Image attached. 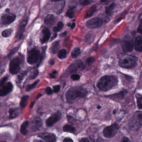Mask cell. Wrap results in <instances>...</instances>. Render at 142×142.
<instances>
[{"label": "cell", "mask_w": 142, "mask_h": 142, "mask_svg": "<svg viewBox=\"0 0 142 142\" xmlns=\"http://www.w3.org/2000/svg\"><path fill=\"white\" fill-rule=\"evenodd\" d=\"M118 80L115 76H105L102 77L97 82V86L103 91H107L117 85Z\"/></svg>", "instance_id": "obj_1"}, {"label": "cell", "mask_w": 142, "mask_h": 142, "mask_svg": "<svg viewBox=\"0 0 142 142\" xmlns=\"http://www.w3.org/2000/svg\"><path fill=\"white\" fill-rule=\"evenodd\" d=\"M87 93V90L82 88H70L66 93V100L68 103H73L77 98L86 97Z\"/></svg>", "instance_id": "obj_2"}, {"label": "cell", "mask_w": 142, "mask_h": 142, "mask_svg": "<svg viewBox=\"0 0 142 142\" xmlns=\"http://www.w3.org/2000/svg\"><path fill=\"white\" fill-rule=\"evenodd\" d=\"M138 59L133 55L124 54L121 56L119 61V64L122 68H132L137 65Z\"/></svg>", "instance_id": "obj_3"}, {"label": "cell", "mask_w": 142, "mask_h": 142, "mask_svg": "<svg viewBox=\"0 0 142 142\" xmlns=\"http://www.w3.org/2000/svg\"><path fill=\"white\" fill-rule=\"evenodd\" d=\"M129 127L132 131H137L142 125V112H135L130 119L129 123Z\"/></svg>", "instance_id": "obj_4"}, {"label": "cell", "mask_w": 142, "mask_h": 142, "mask_svg": "<svg viewBox=\"0 0 142 142\" xmlns=\"http://www.w3.org/2000/svg\"><path fill=\"white\" fill-rule=\"evenodd\" d=\"M21 60L18 57L15 58L10 61L9 65V71L11 74L15 75L18 73L20 70Z\"/></svg>", "instance_id": "obj_5"}, {"label": "cell", "mask_w": 142, "mask_h": 142, "mask_svg": "<svg viewBox=\"0 0 142 142\" xmlns=\"http://www.w3.org/2000/svg\"><path fill=\"white\" fill-rule=\"evenodd\" d=\"M40 58V51L37 49H33L28 52L27 62L30 64H33L37 63Z\"/></svg>", "instance_id": "obj_6"}, {"label": "cell", "mask_w": 142, "mask_h": 142, "mask_svg": "<svg viewBox=\"0 0 142 142\" xmlns=\"http://www.w3.org/2000/svg\"><path fill=\"white\" fill-rule=\"evenodd\" d=\"M118 130V125L116 123H114L110 126L106 127L103 131V134L106 138H113L117 134Z\"/></svg>", "instance_id": "obj_7"}, {"label": "cell", "mask_w": 142, "mask_h": 142, "mask_svg": "<svg viewBox=\"0 0 142 142\" xmlns=\"http://www.w3.org/2000/svg\"><path fill=\"white\" fill-rule=\"evenodd\" d=\"M103 24V20L99 17H96L87 22L86 26L90 29H95L100 27Z\"/></svg>", "instance_id": "obj_8"}, {"label": "cell", "mask_w": 142, "mask_h": 142, "mask_svg": "<svg viewBox=\"0 0 142 142\" xmlns=\"http://www.w3.org/2000/svg\"><path fill=\"white\" fill-rule=\"evenodd\" d=\"M85 65L83 62L80 60H76L69 66L68 69L71 73L76 72L79 69L82 70L85 69Z\"/></svg>", "instance_id": "obj_9"}, {"label": "cell", "mask_w": 142, "mask_h": 142, "mask_svg": "<svg viewBox=\"0 0 142 142\" xmlns=\"http://www.w3.org/2000/svg\"><path fill=\"white\" fill-rule=\"evenodd\" d=\"M31 123V128L33 132H35L39 131L43 124L41 119L37 116H35L32 119Z\"/></svg>", "instance_id": "obj_10"}, {"label": "cell", "mask_w": 142, "mask_h": 142, "mask_svg": "<svg viewBox=\"0 0 142 142\" xmlns=\"http://www.w3.org/2000/svg\"><path fill=\"white\" fill-rule=\"evenodd\" d=\"M133 46V41L130 38H126L122 43V49L125 52H131Z\"/></svg>", "instance_id": "obj_11"}, {"label": "cell", "mask_w": 142, "mask_h": 142, "mask_svg": "<svg viewBox=\"0 0 142 142\" xmlns=\"http://www.w3.org/2000/svg\"><path fill=\"white\" fill-rule=\"evenodd\" d=\"M62 117V113L60 111H58L55 114L51 115L47 120L46 124L47 126H51L56 122L59 121Z\"/></svg>", "instance_id": "obj_12"}, {"label": "cell", "mask_w": 142, "mask_h": 142, "mask_svg": "<svg viewBox=\"0 0 142 142\" xmlns=\"http://www.w3.org/2000/svg\"><path fill=\"white\" fill-rule=\"evenodd\" d=\"M1 87L0 89V96H5L12 91L13 86L11 82H9Z\"/></svg>", "instance_id": "obj_13"}, {"label": "cell", "mask_w": 142, "mask_h": 142, "mask_svg": "<svg viewBox=\"0 0 142 142\" xmlns=\"http://www.w3.org/2000/svg\"><path fill=\"white\" fill-rule=\"evenodd\" d=\"M16 16L14 14H4L1 17V21L4 25H9L15 20Z\"/></svg>", "instance_id": "obj_14"}, {"label": "cell", "mask_w": 142, "mask_h": 142, "mask_svg": "<svg viewBox=\"0 0 142 142\" xmlns=\"http://www.w3.org/2000/svg\"><path fill=\"white\" fill-rule=\"evenodd\" d=\"M27 21H28V20L27 18H25L22 20L19 26H18V29L17 30V35H16L17 37L19 38L21 37L23 33L25 31L26 25L27 24Z\"/></svg>", "instance_id": "obj_15"}, {"label": "cell", "mask_w": 142, "mask_h": 142, "mask_svg": "<svg viewBox=\"0 0 142 142\" xmlns=\"http://www.w3.org/2000/svg\"><path fill=\"white\" fill-rule=\"evenodd\" d=\"M39 137L47 142H55L56 139V136L53 133H43Z\"/></svg>", "instance_id": "obj_16"}, {"label": "cell", "mask_w": 142, "mask_h": 142, "mask_svg": "<svg viewBox=\"0 0 142 142\" xmlns=\"http://www.w3.org/2000/svg\"><path fill=\"white\" fill-rule=\"evenodd\" d=\"M42 39H40V41L41 43H43L48 41L50 37L51 33L49 29L47 28H44L42 30Z\"/></svg>", "instance_id": "obj_17"}, {"label": "cell", "mask_w": 142, "mask_h": 142, "mask_svg": "<svg viewBox=\"0 0 142 142\" xmlns=\"http://www.w3.org/2000/svg\"><path fill=\"white\" fill-rule=\"evenodd\" d=\"M135 49L137 51H142V36H138L135 39Z\"/></svg>", "instance_id": "obj_18"}, {"label": "cell", "mask_w": 142, "mask_h": 142, "mask_svg": "<svg viewBox=\"0 0 142 142\" xmlns=\"http://www.w3.org/2000/svg\"><path fill=\"white\" fill-rule=\"evenodd\" d=\"M44 22L47 26H53L55 23V18L54 16L51 14L47 15L45 18Z\"/></svg>", "instance_id": "obj_19"}, {"label": "cell", "mask_w": 142, "mask_h": 142, "mask_svg": "<svg viewBox=\"0 0 142 142\" xmlns=\"http://www.w3.org/2000/svg\"><path fill=\"white\" fill-rule=\"evenodd\" d=\"M20 110L19 108H11L9 110V118L10 119H14L19 115Z\"/></svg>", "instance_id": "obj_20"}, {"label": "cell", "mask_w": 142, "mask_h": 142, "mask_svg": "<svg viewBox=\"0 0 142 142\" xmlns=\"http://www.w3.org/2000/svg\"><path fill=\"white\" fill-rule=\"evenodd\" d=\"M96 6L94 5H93L86 13L84 15L85 18H89L92 16L96 12Z\"/></svg>", "instance_id": "obj_21"}, {"label": "cell", "mask_w": 142, "mask_h": 142, "mask_svg": "<svg viewBox=\"0 0 142 142\" xmlns=\"http://www.w3.org/2000/svg\"><path fill=\"white\" fill-rule=\"evenodd\" d=\"M60 41H57L54 43L52 44L51 47L50 48V51L51 53L55 54L56 53L60 48Z\"/></svg>", "instance_id": "obj_22"}, {"label": "cell", "mask_w": 142, "mask_h": 142, "mask_svg": "<svg viewBox=\"0 0 142 142\" xmlns=\"http://www.w3.org/2000/svg\"><path fill=\"white\" fill-rule=\"evenodd\" d=\"M29 125V122L27 121L24 122L20 126V131L22 134L26 135L27 133V128Z\"/></svg>", "instance_id": "obj_23"}, {"label": "cell", "mask_w": 142, "mask_h": 142, "mask_svg": "<svg viewBox=\"0 0 142 142\" xmlns=\"http://www.w3.org/2000/svg\"><path fill=\"white\" fill-rule=\"evenodd\" d=\"M27 71H23L19 75H18L16 79V82L17 84H20L21 82L24 78L27 76Z\"/></svg>", "instance_id": "obj_24"}, {"label": "cell", "mask_w": 142, "mask_h": 142, "mask_svg": "<svg viewBox=\"0 0 142 142\" xmlns=\"http://www.w3.org/2000/svg\"><path fill=\"white\" fill-rule=\"evenodd\" d=\"M63 130L64 132L70 133H74L75 132V127L68 125H66L64 126Z\"/></svg>", "instance_id": "obj_25"}, {"label": "cell", "mask_w": 142, "mask_h": 142, "mask_svg": "<svg viewBox=\"0 0 142 142\" xmlns=\"http://www.w3.org/2000/svg\"><path fill=\"white\" fill-rule=\"evenodd\" d=\"M94 39V36L93 34H87L86 36H85V42L89 44V43H92Z\"/></svg>", "instance_id": "obj_26"}, {"label": "cell", "mask_w": 142, "mask_h": 142, "mask_svg": "<svg viewBox=\"0 0 142 142\" xmlns=\"http://www.w3.org/2000/svg\"><path fill=\"white\" fill-rule=\"evenodd\" d=\"M81 53L80 49L79 48H75L72 50V52L71 53V55L72 58H76L80 55Z\"/></svg>", "instance_id": "obj_27"}, {"label": "cell", "mask_w": 142, "mask_h": 142, "mask_svg": "<svg viewBox=\"0 0 142 142\" xmlns=\"http://www.w3.org/2000/svg\"><path fill=\"white\" fill-rule=\"evenodd\" d=\"M28 98V96H24L22 98L20 103V105L22 108H24L26 106Z\"/></svg>", "instance_id": "obj_28"}, {"label": "cell", "mask_w": 142, "mask_h": 142, "mask_svg": "<svg viewBox=\"0 0 142 142\" xmlns=\"http://www.w3.org/2000/svg\"><path fill=\"white\" fill-rule=\"evenodd\" d=\"M124 96V92H121L118 94H116L114 95H111L109 97L113 99H120L123 98Z\"/></svg>", "instance_id": "obj_29"}, {"label": "cell", "mask_w": 142, "mask_h": 142, "mask_svg": "<svg viewBox=\"0 0 142 142\" xmlns=\"http://www.w3.org/2000/svg\"><path fill=\"white\" fill-rule=\"evenodd\" d=\"M67 51L65 49H62L60 50L58 53V57L60 59H63L65 58L67 56Z\"/></svg>", "instance_id": "obj_30"}, {"label": "cell", "mask_w": 142, "mask_h": 142, "mask_svg": "<svg viewBox=\"0 0 142 142\" xmlns=\"http://www.w3.org/2000/svg\"><path fill=\"white\" fill-rule=\"evenodd\" d=\"M39 82V80H36L35 82H34V83L32 84L28 85L27 86H26V90L28 92L31 91L32 89L35 88L36 87V86L37 85V84H38Z\"/></svg>", "instance_id": "obj_31"}, {"label": "cell", "mask_w": 142, "mask_h": 142, "mask_svg": "<svg viewBox=\"0 0 142 142\" xmlns=\"http://www.w3.org/2000/svg\"><path fill=\"white\" fill-rule=\"evenodd\" d=\"M13 30L11 28H9L3 31L2 33V36L3 37L5 38H8L10 36L12 33Z\"/></svg>", "instance_id": "obj_32"}, {"label": "cell", "mask_w": 142, "mask_h": 142, "mask_svg": "<svg viewBox=\"0 0 142 142\" xmlns=\"http://www.w3.org/2000/svg\"><path fill=\"white\" fill-rule=\"evenodd\" d=\"M75 6H72L69 8V10H67V11L66 13V16L67 17L70 18H72L73 17L74 14V10L75 8Z\"/></svg>", "instance_id": "obj_33"}, {"label": "cell", "mask_w": 142, "mask_h": 142, "mask_svg": "<svg viewBox=\"0 0 142 142\" xmlns=\"http://www.w3.org/2000/svg\"><path fill=\"white\" fill-rule=\"evenodd\" d=\"M115 4H112L110 5L109 6H108V7H106V13L108 15H110L111 14L112 11L113 10V9H114L115 8Z\"/></svg>", "instance_id": "obj_34"}, {"label": "cell", "mask_w": 142, "mask_h": 142, "mask_svg": "<svg viewBox=\"0 0 142 142\" xmlns=\"http://www.w3.org/2000/svg\"><path fill=\"white\" fill-rule=\"evenodd\" d=\"M64 25L63 23L61 21H59L58 23L57 26L54 27L53 29V31L54 32H58L60 31V30L63 28Z\"/></svg>", "instance_id": "obj_35"}, {"label": "cell", "mask_w": 142, "mask_h": 142, "mask_svg": "<svg viewBox=\"0 0 142 142\" xmlns=\"http://www.w3.org/2000/svg\"><path fill=\"white\" fill-rule=\"evenodd\" d=\"M137 98L138 108L140 109H142V97L139 96L138 97H137Z\"/></svg>", "instance_id": "obj_36"}, {"label": "cell", "mask_w": 142, "mask_h": 142, "mask_svg": "<svg viewBox=\"0 0 142 142\" xmlns=\"http://www.w3.org/2000/svg\"><path fill=\"white\" fill-rule=\"evenodd\" d=\"M38 74V70H35L34 72H33V73H32L31 74L30 76L29 77V79L30 80L34 79L35 78H36Z\"/></svg>", "instance_id": "obj_37"}, {"label": "cell", "mask_w": 142, "mask_h": 142, "mask_svg": "<svg viewBox=\"0 0 142 142\" xmlns=\"http://www.w3.org/2000/svg\"><path fill=\"white\" fill-rule=\"evenodd\" d=\"M93 0H80V4L82 6H86L92 2Z\"/></svg>", "instance_id": "obj_38"}, {"label": "cell", "mask_w": 142, "mask_h": 142, "mask_svg": "<svg viewBox=\"0 0 142 142\" xmlns=\"http://www.w3.org/2000/svg\"><path fill=\"white\" fill-rule=\"evenodd\" d=\"M95 61V59L93 57H90V58H88L86 60V63L88 65H90L94 63V62Z\"/></svg>", "instance_id": "obj_39"}, {"label": "cell", "mask_w": 142, "mask_h": 142, "mask_svg": "<svg viewBox=\"0 0 142 142\" xmlns=\"http://www.w3.org/2000/svg\"><path fill=\"white\" fill-rule=\"evenodd\" d=\"M45 92L47 94V95H52L53 93V90L51 89V88H50V87H49L46 88L45 89Z\"/></svg>", "instance_id": "obj_40"}, {"label": "cell", "mask_w": 142, "mask_h": 142, "mask_svg": "<svg viewBox=\"0 0 142 142\" xmlns=\"http://www.w3.org/2000/svg\"><path fill=\"white\" fill-rule=\"evenodd\" d=\"M71 78L73 80H78L80 79V76L78 74H73L71 76Z\"/></svg>", "instance_id": "obj_41"}, {"label": "cell", "mask_w": 142, "mask_h": 142, "mask_svg": "<svg viewBox=\"0 0 142 142\" xmlns=\"http://www.w3.org/2000/svg\"><path fill=\"white\" fill-rule=\"evenodd\" d=\"M7 80H8V77L6 76L3 78L1 80H0V88L4 84Z\"/></svg>", "instance_id": "obj_42"}, {"label": "cell", "mask_w": 142, "mask_h": 142, "mask_svg": "<svg viewBox=\"0 0 142 142\" xmlns=\"http://www.w3.org/2000/svg\"><path fill=\"white\" fill-rule=\"evenodd\" d=\"M60 85H56L53 86V90L55 93H58L59 92L60 90Z\"/></svg>", "instance_id": "obj_43"}, {"label": "cell", "mask_w": 142, "mask_h": 142, "mask_svg": "<svg viewBox=\"0 0 142 142\" xmlns=\"http://www.w3.org/2000/svg\"><path fill=\"white\" fill-rule=\"evenodd\" d=\"M18 49V48H14V49L10 53L9 55H8V57H10L12 55H13L16 52H17Z\"/></svg>", "instance_id": "obj_44"}, {"label": "cell", "mask_w": 142, "mask_h": 142, "mask_svg": "<svg viewBox=\"0 0 142 142\" xmlns=\"http://www.w3.org/2000/svg\"><path fill=\"white\" fill-rule=\"evenodd\" d=\"M73 141L72 139L69 138H66L63 140L64 142H72Z\"/></svg>", "instance_id": "obj_45"}, {"label": "cell", "mask_w": 142, "mask_h": 142, "mask_svg": "<svg viewBox=\"0 0 142 142\" xmlns=\"http://www.w3.org/2000/svg\"><path fill=\"white\" fill-rule=\"evenodd\" d=\"M138 33L142 34V23L140 24L138 28Z\"/></svg>", "instance_id": "obj_46"}, {"label": "cell", "mask_w": 142, "mask_h": 142, "mask_svg": "<svg viewBox=\"0 0 142 142\" xmlns=\"http://www.w3.org/2000/svg\"><path fill=\"white\" fill-rule=\"evenodd\" d=\"M49 63L51 65H53L55 63V61L54 59L51 58L49 61Z\"/></svg>", "instance_id": "obj_47"}, {"label": "cell", "mask_w": 142, "mask_h": 142, "mask_svg": "<svg viewBox=\"0 0 142 142\" xmlns=\"http://www.w3.org/2000/svg\"><path fill=\"white\" fill-rule=\"evenodd\" d=\"M80 141L82 142H89V140H88V139L87 138H82L80 140Z\"/></svg>", "instance_id": "obj_48"}, {"label": "cell", "mask_w": 142, "mask_h": 142, "mask_svg": "<svg viewBox=\"0 0 142 142\" xmlns=\"http://www.w3.org/2000/svg\"><path fill=\"white\" fill-rule=\"evenodd\" d=\"M57 36H58V34H57V33H55V34H54L53 36H52V37H51V41H53V40H54V39H56V38Z\"/></svg>", "instance_id": "obj_49"}, {"label": "cell", "mask_w": 142, "mask_h": 142, "mask_svg": "<svg viewBox=\"0 0 142 142\" xmlns=\"http://www.w3.org/2000/svg\"><path fill=\"white\" fill-rule=\"evenodd\" d=\"M122 141H123V142H129L130 140H129V139L127 138V137H124V138H123Z\"/></svg>", "instance_id": "obj_50"}, {"label": "cell", "mask_w": 142, "mask_h": 142, "mask_svg": "<svg viewBox=\"0 0 142 142\" xmlns=\"http://www.w3.org/2000/svg\"><path fill=\"white\" fill-rule=\"evenodd\" d=\"M66 35H67V32H64L62 33L60 35V36L61 37H64V36H65Z\"/></svg>", "instance_id": "obj_51"}, {"label": "cell", "mask_w": 142, "mask_h": 142, "mask_svg": "<svg viewBox=\"0 0 142 142\" xmlns=\"http://www.w3.org/2000/svg\"><path fill=\"white\" fill-rule=\"evenodd\" d=\"M76 26V24L75 23H73L71 25V26H70V27H71V29H74V28H75V27Z\"/></svg>", "instance_id": "obj_52"}, {"label": "cell", "mask_w": 142, "mask_h": 142, "mask_svg": "<svg viewBox=\"0 0 142 142\" xmlns=\"http://www.w3.org/2000/svg\"><path fill=\"white\" fill-rule=\"evenodd\" d=\"M35 103V102H32L31 105H30V108H33V107L34 106Z\"/></svg>", "instance_id": "obj_53"}, {"label": "cell", "mask_w": 142, "mask_h": 142, "mask_svg": "<svg viewBox=\"0 0 142 142\" xmlns=\"http://www.w3.org/2000/svg\"><path fill=\"white\" fill-rule=\"evenodd\" d=\"M42 96V94H39L38 95H37V99H38L40 97Z\"/></svg>", "instance_id": "obj_54"}, {"label": "cell", "mask_w": 142, "mask_h": 142, "mask_svg": "<svg viewBox=\"0 0 142 142\" xmlns=\"http://www.w3.org/2000/svg\"><path fill=\"white\" fill-rule=\"evenodd\" d=\"M50 75L51 76V78H55V76L54 75H53L51 74H50Z\"/></svg>", "instance_id": "obj_55"}, {"label": "cell", "mask_w": 142, "mask_h": 142, "mask_svg": "<svg viewBox=\"0 0 142 142\" xmlns=\"http://www.w3.org/2000/svg\"><path fill=\"white\" fill-rule=\"evenodd\" d=\"M58 73L57 71H56V70H54V71H53V72H52V74H53L54 75L55 74H56V73Z\"/></svg>", "instance_id": "obj_56"}, {"label": "cell", "mask_w": 142, "mask_h": 142, "mask_svg": "<svg viewBox=\"0 0 142 142\" xmlns=\"http://www.w3.org/2000/svg\"><path fill=\"white\" fill-rule=\"evenodd\" d=\"M51 1L52 2H56V1H62V0H51Z\"/></svg>", "instance_id": "obj_57"}, {"label": "cell", "mask_w": 142, "mask_h": 142, "mask_svg": "<svg viewBox=\"0 0 142 142\" xmlns=\"http://www.w3.org/2000/svg\"><path fill=\"white\" fill-rule=\"evenodd\" d=\"M97 108L98 109H100L101 108V106L100 105H98L97 107Z\"/></svg>", "instance_id": "obj_58"}, {"label": "cell", "mask_w": 142, "mask_h": 142, "mask_svg": "<svg viewBox=\"0 0 142 142\" xmlns=\"http://www.w3.org/2000/svg\"><path fill=\"white\" fill-rule=\"evenodd\" d=\"M107 1V0H101V2L104 3L105 2Z\"/></svg>", "instance_id": "obj_59"}, {"label": "cell", "mask_w": 142, "mask_h": 142, "mask_svg": "<svg viewBox=\"0 0 142 142\" xmlns=\"http://www.w3.org/2000/svg\"><path fill=\"white\" fill-rule=\"evenodd\" d=\"M3 73V71L1 70H0V76H1V75Z\"/></svg>", "instance_id": "obj_60"}, {"label": "cell", "mask_w": 142, "mask_h": 142, "mask_svg": "<svg viewBox=\"0 0 142 142\" xmlns=\"http://www.w3.org/2000/svg\"><path fill=\"white\" fill-rule=\"evenodd\" d=\"M71 24L70 23H69L68 24L67 26H71Z\"/></svg>", "instance_id": "obj_61"}, {"label": "cell", "mask_w": 142, "mask_h": 142, "mask_svg": "<svg viewBox=\"0 0 142 142\" xmlns=\"http://www.w3.org/2000/svg\"><path fill=\"white\" fill-rule=\"evenodd\" d=\"M141 23H142V19H141Z\"/></svg>", "instance_id": "obj_62"}]
</instances>
